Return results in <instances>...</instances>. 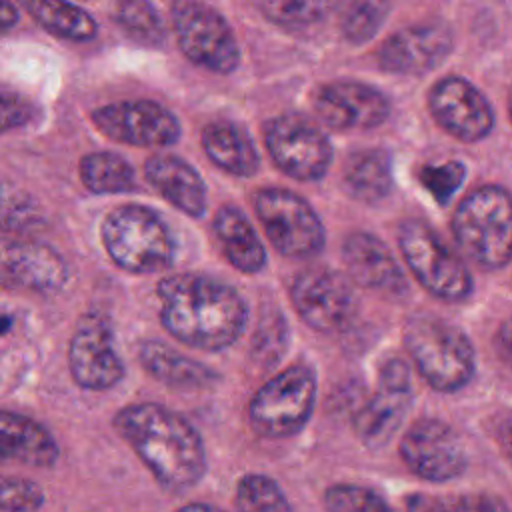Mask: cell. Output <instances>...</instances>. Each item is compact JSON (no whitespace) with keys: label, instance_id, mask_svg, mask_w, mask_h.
Here are the masks:
<instances>
[{"label":"cell","instance_id":"6da1fadb","mask_svg":"<svg viewBox=\"0 0 512 512\" xmlns=\"http://www.w3.org/2000/svg\"><path fill=\"white\" fill-rule=\"evenodd\" d=\"M160 322L164 330L196 350L218 352L230 348L248 322L242 294L212 276L178 272L156 284Z\"/></svg>","mask_w":512,"mask_h":512},{"label":"cell","instance_id":"7a4b0ae2","mask_svg":"<svg viewBox=\"0 0 512 512\" xmlns=\"http://www.w3.org/2000/svg\"><path fill=\"white\" fill-rule=\"evenodd\" d=\"M112 426L162 490L182 494L204 478V440L182 414L156 402H136L120 408Z\"/></svg>","mask_w":512,"mask_h":512},{"label":"cell","instance_id":"3957f363","mask_svg":"<svg viewBox=\"0 0 512 512\" xmlns=\"http://www.w3.org/2000/svg\"><path fill=\"white\" fill-rule=\"evenodd\" d=\"M100 240L112 264L128 274L168 270L176 256L168 224L140 204L112 208L102 220Z\"/></svg>","mask_w":512,"mask_h":512},{"label":"cell","instance_id":"277c9868","mask_svg":"<svg viewBox=\"0 0 512 512\" xmlns=\"http://www.w3.org/2000/svg\"><path fill=\"white\" fill-rule=\"evenodd\" d=\"M460 248L484 268H500L512 258V198L506 190L484 186L468 194L454 214Z\"/></svg>","mask_w":512,"mask_h":512},{"label":"cell","instance_id":"5b68a950","mask_svg":"<svg viewBox=\"0 0 512 512\" xmlns=\"http://www.w3.org/2000/svg\"><path fill=\"white\" fill-rule=\"evenodd\" d=\"M316 402V376L306 364H292L268 378L250 398L246 418L260 438L294 436L310 420Z\"/></svg>","mask_w":512,"mask_h":512},{"label":"cell","instance_id":"8992f818","mask_svg":"<svg viewBox=\"0 0 512 512\" xmlns=\"http://www.w3.org/2000/svg\"><path fill=\"white\" fill-rule=\"evenodd\" d=\"M406 346L418 372L440 392L462 388L474 374L470 340L462 330L440 318H412L406 328Z\"/></svg>","mask_w":512,"mask_h":512},{"label":"cell","instance_id":"52a82bcc","mask_svg":"<svg viewBox=\"0 0 512 512\" xmlns=\"http://www.w3.org/2000/svg\"><path fill=\"white\" fill-rule=\"evenodd\" d=\"M270 244L286 258H308L324 246V226L314 208L286 188H262L252 198Z\"/></svg>","mask_w":512,"mask_h":512},{"label":"cell","instance_id":"ba28073f","mask_svg":"<svg viewBox=\"0 0 512 512\" xmlns=\"http://www.w3.org/2000/svg\"><path fill=\"white\" fill-rule=\"evenodd\" d=\"M172 26L188 60L218 74L236 70L240 50L234 32L212 6L196 0H178L172 6Z\"/></svg>","mask_w":512,"mask_h":512},{"label":"cell","instance_id":"9c48e42d","mask_svg":"<svg viewBox=\"0 0 512 512\" xmlns=\"http://www.w3.org/2000/svg\"><path fill=\"white\" fill-rule=\"evenodd\" d=\"M398 242L406 264L428 292L442 300H464L470 294L468 268L424 222H404Z\"/></svg>","mask_w":512,"mask_h":512},{"label":"cell","instance_id":"30bf717a","mask_svg":"<svg viewBox=\"0 0 512 512\" xmlns=\"http://www.w3.org/2000/svg\"><path fill=\"white\" fill-rule=\"evenodd\" d=\"M264 140L274 164L296 180H318L332 160L326 134L308 118L282 114L264 126Z\"/></svg>","mask_w":512,"mask_h":512},{"label":"cell","instance_id":"8fae6325","mask_svg":"<svg viewBox=\"0 0 512 512\" xmlns=\"http://www.w3.org/2000/svg\"><path fill=\"white\" fill-rule=\"evenodd\" d=\"M66 360L74 384L90 392L110 390L126 374L112 328L100 314H84L78 320L68 340Z\"/></svg>","mask_w":512,"mask_h":512},{"label":"cell","instance_id":"7c38bea8","mask_svg":"<svg viewBox=\"0 0 512 512\" xmlns=\"http://www.w3.org/2000/svg\"><path fill=\"white\" fill-rule=\"evenodd\" d=\"M290 300L298 316L314 330L344 328L356 312L350 282L328 268H306L290 284Z\"/></svg>","mask_w":512,"mask_h":512},{"label":"cell","instance_id":"4fadbf2b","mask_svg":"<svg viewBox=\"0 0 512 512\" xmlns=\"http://www.w3.org/2000/svg\"><path fill=\"white\" fill-rule=\"evenodd\" d=\"M94 126L108 138L130 146H170L180 138L178 118L152 100H124L92 112Z\"/></svg>","mask_w":512,"mask_h":512},{"label":"cell","instance_id":"5bb4252c","mask_svg":"<svg viewBox=\"0 0 512 512\" xmlns=\"http://www.w3.org/2000/svg\"><path fill=\"white\" fill-rule=\"evenodd\" d=\"M68 280V266L52 246L0 238V286L36 294L58 292Z\"/></svg>","mask_w":512,"mask_h":512},{"label":"cell","instance_id":"9a60e30c","mask_svg":"<svg viewBox=\"0 0 512 512\" xmlns=\"http://www.w3.org/2000/svg\"><path fill=\"white\" fill-rule=\"evenodd\" d=\"M400 454L414 474L432 482L456 478L466 466L464 448L456 432L432 418L418 420L406 430Z\"/></svg>","mask_w":512,"mask_h":512},{"label":"cell","instance_id":"2e32d148","mask_svg":"<svg viewBox=\"0 0 512 512\" xmlns=\"http://www.w3.org/2000/svg\"><path fill=\"white\" fill-rule=\"evenodd\" d=\"M410 404V370L406 362L392 358L382 366L378 390L356 414L354 428L358 438L368 448L384 446L394 432Z\"/></svg>","mask_w":512,"mask_h":512},{"label":"cell","instance_id":"e0dca14e","mask_svg":"<svg viewBox=\"0 0 512 512\" xmlns=\"http://www.w3.org/2000/svg\"><path fill=\"white\" fill-rule=\"evenodd\" d=\"M430 110L436 122L452 136L476 142L492 124V108L486 98L464 78H444L430 92Z\"/></svg>","mask_w":512,"mask_h":512},{"label":"cell","instance_id":"ac0fdd59","mask_svg":"<svg viewBox=\"0 0 512 512\" xmlns=\"http://www.w3.org/2000/svg\"><path fill=\"white\" fill-rule=\"evenodd\" d=\"M320 120L336 130L374 128L388 118V100L372 86L360 82H330L314 94Z\"/></svg>","mask_w":512,"mask_h":512},{"label":"cell","instance_id":"d6986e66","mask_svg":"<svg viewBox=\"0 0 512 512\" xmlns=\"http://www.w3.org/2000/svg\"><path fill=\"white\" fill-rule=\"evenodd\" d=\"M452 48L450 30L442 24H422L396 32L378 50V62L394 74H424L438 66Z\"/></svg>","mask_w":512,"mask_h":512},{"label":"cell","instance_id":"ffe728a7","mask_svg":"<svg viewBox=\"0 0 512 512\" xmlns=\"http://www.w3.org/2000/svg\"><path fill=\"white\" fill-rule=\"evenodd\" d=\"M58 456V442L42 422L0 410V466L50 468Z\"/></svg>","mask_w":512,"mask_h":512},{"label":"cell","instance_id":"44dd1931","mask_svg":"<svg viewBox=\"0 0 512 512\" xmlns=\"http://www.w3.org/2000/svg\"><path fill=\"white\" fill-rule=\"evenodd\" d=\"M146 182L158 190L176 210L190 218H202L206 212V184L202 176L180 156L154 154L144 164Z\"/></svg>","mask_w":512,"mask_h":512},{"label":"cell","instance_id":"7402d4cb","mask_svg":"<svg viewBox=\"0 0 512 512\" xmlns=\"http://www.w3.org/2000/svg\"><path fill=\"white\" fill-rule=\"evenodd\" d=\"M342 258L352 280L366 288L386 294H400L406 288L404 276L386 244L368 232L350 234L342 246Z\"/></svg>","mask_w":512,"mask_h":512},{"label":"cell","instance_id":"603a6c76","mask_svg":"<svg viewBox=\"0 0 512 512\" xmlns=\"http://www.w3.org/2000/svg\"><path fill=\"white\" fill-rule=\"evenodd\" d=\"M138 360L154 380L174 390H204L218 382L212 368L160 340H144L138 348Z\"/></svg>","mask_w":512,"mask_h":512},{"label":"cell","instance_id":"cb8c5ba5","mask_svg":"<svg viewBox=\"0 0 512 512\" xmlns=\"http://www.w3.org/2000/svg\"><path fill=\"white\" fill-rule=\"evenodd\" d=\"M224 258L242 274H258L266 266V248L248 216L232 204L218 208L212 222Z\"/></svg>","mask_w":512,"mask_h":512},{"label":"cell","instance_id":"d4e9b609","mask_svg":"<svg viewBox=\"0 0 512 512\" xmlns=\"http://www.w3.org/2000/svg\"><path fill=\"white\" fill-rule=\"evenodd\" d=\"M202 148L220 170L240 178L256 174L260 166L252 138L230 120L206 124L202 130Z\"/></svg>","mask_w":512,"mask_h":512},{"label":"cell","instance_id":"484cf974","mask_svg":"<svg viewBox=\"0 0 512 512\" xmlns=\"http://www.w3.org/2000/svg\"><path fill=\"white\" fill-rule=\"evenodd\" d=\"M18 2L46 32L58 38L84 42L96 34L94 18L72 2H66V0H18Z\"/></svg>","mask_w":512,"mask_h":512},{"label":"cell","instance_id":"4316f807","mask_svg":"<svg viewBox=\"0 0 512 512\" xmlns=\"http://www.w3.org/2000/svg\"><path fill=\"white\" fill-rule=\"evenodd\" d=\"M344 186L362 202L382 200L392 188L388 154L382 150H360L352 154L344 168Z\"/></svg>","mask_w":512,"mask_h":512},{"label":"cell","instance_id":"83f0119b","mask_svg":"<svg viewBox=\"0 0 512 512\" xmlns=\"http://www.w3.org/2000/svg\"><path fill=\"white\" fill-rule=\"evenodd\" d=\"M78 174L94 194H122L134 188V168L114 152H92L82 156Z\"/></svg>","mask_w":512,"mask_h":512},{"label":"cell","instance_id":"f1b7e54d","mask_svg":"<svg viewBox=\"0 0 512 512\" xmlns=\"http://www.w3.org/2000/svg\"><path fill=\"white\" fill-rule=\"evenodd\" d=\"M112 18L132 40L144 46H158L166 38L164 20L148 0H114Z\"/></svg>","mask_w":512,"mask_h":512},{"label":"cell","instance_id":"f546056e","mask_svg":"<svg viewBox=\"0 0 512 512\" xmlns=\"http://www.w3.org/2000/svg\"><path fill=\"white\" fill-rule=\"evenodd\" d=\"M234 502L238 512H292L280 484L260 472H248L236 482Z\"/></svg>","mask_w":512,"mask_h":512},{"label":"cell","instance_id":"4dcf8cb0","mask_svg":"<svg viewBox=\"0 0 512 512\" xmlns=\"http://www.w3.org/2000/svg\"><path fill=\"white\" fill-rule=\"evenodd\" d=\"M388 12V0H336V16L342 34L362 44L382 26Z\"/></svg>","mask_w":512,"mask_h":512},{"label":"cell","instance_id":"1f68e13d","mask_svg":"<svg viewBox=\"0 0 512 512\" xmlns=\"http://www.w3.org/2000/svg\"><path fill=\"white\" fill-rule=\"evenodd\" d=\"M260 12L288 30L310 28L326 14L328 0H254Z\"/></svg>","mask_w":512,"mask_h":512},{"label":"cell","instance_id":"d6a6232c","mask_svg":"<svg viewBox=\"0 0 512 512\" xmlns=\"http://www.w3.org/2000/svg\"><path fill=\"white\" fill-rule=\"evenodd\" d=\"M44 226V216L26 194L0 188V230L22 234Z\"/></svg>","mask_w":512,"mask_h":512},{"label":"cell","instance_id":"836d02e7","mask_svg":"<svg viewBox=\"0 0 512 512\" xmlns=\"http://www.w3.org/2000/svg\"><path fill=\"white\" fill-rule=\"evenodd\" d=\"M44 500V488L36 480L0 474V512H38Z\"/></svg>","mask_w":512,"mask_h":512},{"label":"cell","instance_id":"e575fe53","mask_svg":"<svg viewBox=\"0 0 512 512\" xmlns=\"http://www.w3.org/2000/svg\"><path fill=\"white\" fill-rule=\"evenodd\" d=\"M328 512H390L386 500L364 486L334 484L324 492Z\"/></svg>","mask_w":512,"mask_h":512},{"label":"cell","instance_id":"d590c367","mask_svg":"<svg viewBox=\"0 0 512 512\" xmlns=\"http://www.w3.org/2000/svg\"><path fill=\"white\" fill-rule=\"evenodd\" d=\"M464 166L460 162H446L440 166H424L420 170V182L440 202H448L464 180Z\"/></svg>","mask_w":512,"mask_h":512},{"label":"cell","instance_id":"8d00e7d4","mask_svg":"<svg viewBox=\"0 0 512 512\" xmlns=\"http://www.w3.org/2000/svg\"><path fill=\"white\" fill-rule=\"evenodd\" d=\"M34 116L36 108L24 94L0 84V134L26 126Z\"/></svg>","mask_w":512,"mask_h":512},{"label":"cell","instance_id":"74e56055","mask_svg":"<svg viewBox=\"0 0 512 512\" xmlns=\"http://www.w3.org/2000/svg\"><path fill=\"white\" fill-rule=\"evenodd\" d=\"M436 512H510L508 506L488 494H466V496H456L444 500Z\"/></svg>","mask_w":512,"mask_h":512},{"label":"cell","instance_id":"f35d334b","mask_svg":"<svg viewBox=\"0 0 512 512\" xmlns=\"http://www.w3.org/2000/svg\"><path fill=\"white\" fill-rule=\"evenodd\" d=\"M496 440H498V446H500L502 454H504L506 460L512 464V414H508V416L498 424Z\"/></svg>","mask_w":512,"mask_h":512},{"label":"cell","instance_id":"ab89813d","mask_svg":"<svg viewBox=\"0 0 512 512\" xmlns=\"http://www.w3.org/2000/svg\"><path fill=\"white\" fill-rule=\"evenodd\" d=\"M496 346H498V352L502 354V358L512 366V318H508L500 326L498 336H496Z\"/></svg>","mask_w":512,"mask_h":512},{"label":"cell","instance_id":"60d3db41","mask_svg":"<svg viewBox=\"0 0 512 512\" xmlns=\"http://www.w3.org/2000/svg\"><path fill=\"white\" fill-rule=\"evenodd\" d=\"M18 20V10L10 0H0V30L14 26Z\"/></svg>","mask_w":512,"mask_h":512},{"label":"cell","instance_id":"b9f144b4","mask_svg":"<svg viewBox=\"0 0 512 512\" xmlns=\"http://www.w3.org/2000/svg\"><path fill=\"white\" fill-rule=\"evenodd\" d=\"M176 512H224L212 504H206V502H190V504H184L182 508H178Z\"/></svg>","mask_w":512,"mask_h":512},{"label":"cell","instance_id":"7bdbcfd3","mask_svg":"<svg viewBox=\"0 0 512 512\" xmlns=\"http://www.w3.org/2000/svg\"><path fill=\"white\" fill-rule=\"evenodd\" d=\"M10 326H12V320H10V316H6V314H0V336H4V334L10 330Z\"/></svg>","mask_w":512,"mask_h":512},{"label":"cell","instance_id":"ee69618b","mask_svg":"<svg viewBox=\"0 0 512 512\" xmlns=\"http://www.w3.org/2000/svg\"><path fill=\"white\" fill-rule=\"evenodd\" d=\"M510 112H512V94H510Z\"/></svg>","mask_w":512,"mask_h":512}]
</instances>
